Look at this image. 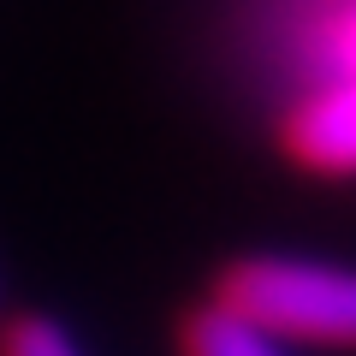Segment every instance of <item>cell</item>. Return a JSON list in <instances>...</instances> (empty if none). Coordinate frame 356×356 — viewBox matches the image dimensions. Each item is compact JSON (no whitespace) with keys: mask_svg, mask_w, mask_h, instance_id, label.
<instances>
[{"mask_svg":"<svg viewBox=\"0 0 356 356\" xmlns=\"http://www.w3.org/2000/svg\"><path fill=\"white\" fill-rule=\"evenodd\" d=\"M214 309L280 350H356V267L309 255H250L226 267Z\"/></svg>","mask_w":356,"mask_h":356,"instance_id":"obj_1","label":"cell"},{"mask_svg":"<svg viewBox=\"0 0 356 356\" xmlns=\"http://www.w3.org/2000/svg\"><path fill=\"white\" fill-rule=\"evenodd\" d=\"M297 89L285 102V149L309 172H356V0H297Z\"/></svg>","mask_w":356,"mask_h":356,"instance_id":"obj_2","label":"cell"},{"mask_svg":"<svg viewBox=\"0 0 356 356\" xmlns=\"http://www.w3.org/2000/svg\"><path fill=\"white\" fill-rule=\"evenodd\" d=\"M178 356H291V350L267 344L261 332L238 327L232 315H220V309L208 303V309H196V315L178 327Z\"/></svg>","mask_w":356,"mask_h":356,"instance_id":"obj_3","label":"cell"},{"mask_svg":"<svg viewBox=\"0 0 356 356\" xmlns=\"http://www.w3.org/2000/svg\"><path fill=\"white\" fill-rule=\"evenodd\" d=\"M0 356H83V350L72 344L65 327H54L42 315H18L13 327L0 332Z\"/></svg>","mask_w":356,"mask_h":356,"instance_id":"obj_4","label":"cell"}]
</instances>
